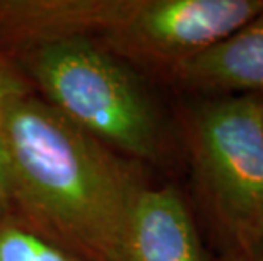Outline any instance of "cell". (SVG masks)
<instances>
[{
    "instance_id": "obj_5",
    "label": "cell",
    "mask_w": 263,
    "mask_h": 261,
    "mask_svg": "<svg viewBox=\"0 0 263 261\" xmlns=\"http://www.w3.org/2000/svg\"><path fill=\"white\" fill-rule=\"evenodd\" d=\"M122 261H212L192 205L175 185H148L139 195Z\"/></svg>"
},
{
    "instance_id": "obj_4",
    "label": "cell",
    "mask_w": 263,
    "mask_h": 261,
    "mask_svg": "<svg viewBox=\"0 0 263 261\" xmlns=\"http://www.w3.org/2000/svg\"><path fill=\"white\" fill-rule=\"evenodd\" d=\"M166 83L182 97L263 98V12L183 63Z\"/></svg>"
},
{
    "instance_id": "obj_8",
    "label": "cell",
    "mask_w": 263,
    "mask_h": 261,
    "mask_svg": "<svg viewBox=\"0 0 263 261\" xmlns=\"http://www.w3.org/2000/svg\"><path fill=\"white\" fill-rule=\"evenodd\" d=\"M212 261H263V243L246 249L216 254L212 256Z\"/></svg>"
},
{
    "instance_id": "obj_3",
    "label": "cell",
    "mask_w": 263,
    "mask_h": 261,
    "mask_svg": "<svg viewBox=\"0 0 263 261\" xmlns=\"http://www.w3.org/2000/svg\"><path fill=\"white\" fill-rule=\"evenodd\" d=\"M261 101L182 97L173 114L194 217L217 254L263 243Z\"/></svg>"
},
{
    "instance_id": "obj_2",
    "label": "cell",
    "mask_w": 263,
    "mask_h": 261,
    "mask_svg": "<svg viewBox=\"0 0 263 261\" xmlns=\"http://www.w3.org/2000/svg\"><path fill=\"white\" fill-rule=\"evenodd\" d=\"M32 92L78 129L148 166L182 159L173 117L148 78L83 39L37 43L7 53Z\"/></svg>"
},
{
    "instance_id": "obj_1",
    "label": "cell",
    "mask_w": 263,
    "mask_h": 261,
    "mask_svg": "<svg viewBox=\"0 0 263 261\" xmlns=\"http://www.w3.org/2000/svg\"><path fill=\"white\" fill-rule=\"evenodd\" d=\"M146 166L105 146L26 90L2 126L7 212L87 261H122Z\"/></svg>"
},
{
    "instance_id": "obj_9",
    "label": "cell",
    "mask_w": 263,
    "mask_h": 261,
    "mask_svg": "<svg viewBox=\"0 0 263 261\" xmlns=\"http://www.w3.org/2000/svg\"><path fill=\"white\" fill-rule=\"evenodd\" d=\"M261 119H263V101H261Z\"/></svg>"
},
{
    "instance_id": "obj_7",
    "label": "cell",
    "mask_w": 263,
    "mask_h": 261,
    "mask_svg": "<svg viewBox=\"0 0 263 261\" xmlns=\"http://www.w3.org/2000/svg\"><path fill=\"white\" fill-rule=\"evenodd\" d=\"M31 90L29 83L21 73L17 65L7 53L0 48V219L7 214V202L4 192V176H2V126L4 114L9 102L19 93Z\"/></svg>"
},
{
    "instance_id": "obj_6",
    "label": "cell",
    "mask_w": 263,
    "mask_h": 261,
    "mask_svg": "<svg viewBox=\"0 0 263 261\" xmlns=\"http://www.w3.org/2000/svg\"><path fill=\"white\" fill-rule=\"evenodd\" d=\"M0 261H87L41 236L15 215L0 219Z\"/></svg>"
}]
</instances>
